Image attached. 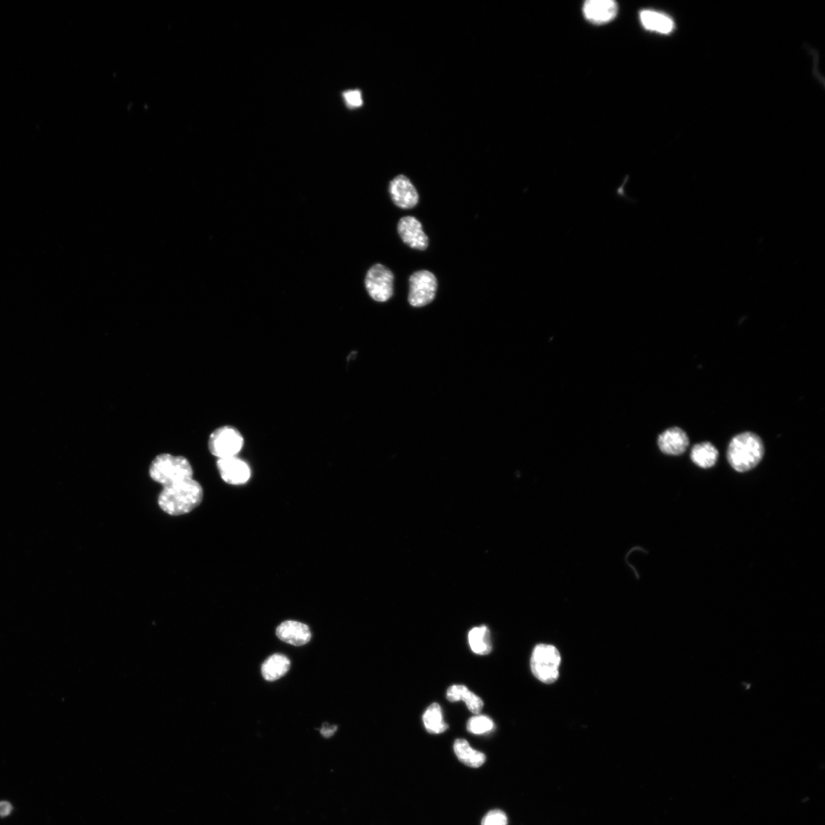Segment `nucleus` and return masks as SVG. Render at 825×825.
<instances>
[{
    "label": "nucleus",
    "mask_w": 825,
    "mask_h": 825,
    "mask_svg": "<svg viewBox=\"0 0 825 825\" xmlns=\"http://www.w3.org/2000/svg\"><path fill=\"white\" fill-rule=\"evenodd\" d=\"M763 440L752 432H745L734 437L728 446L729 464L735 471L746 473L757 467L764 458Z\"/></svg>",
    "instance_id": "nucleus-2"
},
{
    "label": "nucleus",
    "mask_w": 825,
    "mask_h": 825,
    "mask_svg": "<svg viewBox=\"0 0 825 825\" xmlns=\"http://www.w3.org/2000/svg\"><path fill=\"white\" fill-rule=\"evenodd\" d=\"M336 730L337 726H327V723H324L322 729L321 730V733L323 737L329 738L334 735Z\"/></svg>",
    "instance_id": "nucleus-25"
},
{
    "label": "nucleus",
    "mask_w": 825,
    "mask_h": 825,
    "mask_svg": "<svg viewBox=\"0 0 825 825\" xmlns=\"http://www.w3.org/2000/svg\"><path fill=\"white\" fill-rule=\"evenodd\" d=\"M276 634L281 641L296 647L305 645L311 639L309 627L293 620H287L280 625Z\"/></svg>",
    "instance_id": "nucleus-13"
},
{
    "label": "nucleus",
    "mask_w": 825,
    "mask_h": 825,
    "mask_svg": "<svg viewBox=\"0 0 825 825\" xmlns=\"http://www.w3.org/2000/svg\"><path fill=\"white\" fill-rule=\"evenodd\" d=\"M343 97L345 104L350 108H357L363 106V99L361 92L359 90H351L343 92Z\"/></svg>",
    "instance_id": "nucleus-22"
},
{
    "label": "nucleus",
    "mask_w": 825,
    "mask_h": 825,
    "mask_svg": "<svg viewBox=\"0 0 825 825\" xmlns=\"http://www.w3.org/2000/svg\"><path fill=\"white\" fill-rule=\"evenodd\" d=\"M244 445L242 434L231 426L217 428L209 438V451L214 457L225 459L236 457Z\"/></svg>",
    "instance_id": "nucleus-5"
},
{
    "label": "nucleus",
    "mask_w": 825,
    "mask_h": 825,
    "mask_svg": "<svg viewBox=\"0 0 825 825\" xmlns=\"http://www.w3.org/2000/svg\"><path fill=\"white\" fill-rule=\"evenodd\" d=\"M495 728L493 721L486 715H477L470 719L467 723L468 732L474 734L489 733Z\"/></svg>",
    "instance_id": "nucleus-21"
},
{
    "label": "nucleus",
    "mask_w": 825,
    "mask_h": 825,
    "mask_svg": "<svg viewBox=\"0 0 825 825\" xmlns=\"http://www.w3.org/2000/svg\"><path fill=\"white\" fill-rule=\"evenodd\" d=\"M149 475L151 480L166 487L193 479V472L191 462L187 458L163 453L151 462Z\"/></svg>",
    "instance_id": "nucleus-3"
},
{
    "label": "nucleus",
    "mask_w": 825,
    "mask_h": 825,
    "mask_svg": "<svg viewBox=\"0 0 825 825\" xmlns=\"http://www.w3.org/2000/svg\"><path fill=\"white\" fill-rule=\"evenodd\" d=\"M717 448L709 442L694 445L691 453L692 462L700 468L713 467L719 459Z\"/></svg>",
    "instance_id": "nucleus-17"
},
{
    "label": "nucleus",
    "mask_w": 825,
    "mask_h": 825,
    "mask_svg": "<svg viewBox=\"0 0 825 825\" xmlns=\"http://www.w3.org/2000/svg\"><path fill=\"white\" fill-rule=\"evenodd\" d=\"M454 751L459 761L470 767L477 768L486 762V755L473 750L467 741L458 739L454 743Z\"/></svg>",
    "instance_id": "nucleus-18"
},
{
    "label": "nucleus",
    "mask_w": 825,
    "mask_h": 825,
    "mask_svg": "<svg viewBox=\"0 0 825 825\" xmlns=\"http://www.w3.org/2000/svg\"><path fill=\"white\" fill-rule=\"evenodd\" d=\"M561 656L553 645L539 644L533 651L531 665L533 674L542 683L551 684L559 678Z\"/></svg>",
    "instance_id": "nucleus-4"
},
{
    "label": "nucleus",
    "mask_w": 825,
    "mask_h": 825,
    "mask_svg": "<svg viewBox=\"0 0 825 825\" xmlns=\"http://www.w3.org/2000/svg\"><path fill=\"white\" fill-rule=\"evenodd\" d=\"M397 231L402 241L410 248L424 251L429 245L428 236L423 229L422 224L414 216H404L398 222Z\"/></svg>",
    "instance_id": "nucleus-8"
},
{
    "label": "nucleus",
    "mask_w": 825,
    "mask_h": 825,
    "mask_svg": "<svg viewBox=\"0 0 825 825\" xmlns=\"http://www.w3.org/2000/svg\"><path fill=\"white\" fill-rule=\"evenodd\" d=\"M290 667L291 662L287 656L274 654L263 664L262 674L267 681L274 682L285 676Z\"/></svg>",
    "instance_id": "nucleus-16"
},
{
    "label": "nucleus",
    "mask_w": 825,
    "mask_h": 825,
    "mask_svg": "<svg viewBox=\"0 0 825 825\" xmlns=\"http://www.w3.org/2000/svg\"><path fill=\"white\" fill-rule=\"evenodd\" d=\"M12 810V806L8 802H0V816L6 817L9 815Z\"/></svg>",
    "instance_id": "nucleus-24"
},
{
    "label": "nucleus",
    "mask_w": 825,
    "mask_h": 825,
    "mask_svg": "<svg viewBox=\"0 0 825 825\" xmlns=\"http://www.w3.org/2000/svg\"><path fill=\"white\" fill-rule=\"evenodd\" d=\"M216 466L222 480L228 484L238 486L250 479L251 470L247 463L236 457L220 459Z\"/></svg>",
    "instance_id": "nucleus-10"
},
{
    "label": "nucleus",
    "mask_w": 825,
    "mask_h": 825,
    "mask_svg": "<svg viewBox=\"0 0 825 825\" xmlns=\"http://www.w3.org/2000/svg\"><path fill=\"white\" fill-rule=\"evenodd\" d=\"M469 645L476 654L487 655L491 652L492 644L489 629L486 626L475 627L468 634Z\"/></svg>",
    "instance_id": "nucleus-19"
},
{
    "label": "nucleus",
    "mask_w": 825,
    "mask_h": 825,
    "mask_svg": "<svg viewBox=\"0 0 825 825\" xmlns=\"http://www.w3.org/2000/svg\"><path fill=\"white\" fill-rule=\"evenodd\" d=\"M641 23L647 30L667 35L674 30V23L665 14L654 10H643L640 12Z\"/></svg>",
    "instance_id": "nucleus-14"
},
{
    "label": "nucleus",
    "mask_w": 825,
    "mask_h": 825,
    "mask_svg": "<svg viewBox=\"0 0 825 825\" xmlns=\"http://www.w3.org/2000/svg\"><path fill=\"white\" fill-rule=\"evenodd\" d=\"M204 490L201 484L193 479L184 480L163 487L158 496V505L171 516H180L191 512L201 504Z\"/></svg>",
    "instance_id": "nucleus-1"
},
{
    "label": "nucleus",
    "mask_w": 825,
    "mask_h": 825,
    "mask_svg": "<svg viewBox=\"0 0 825 825\" xmlns=\"http://www.w3.org/2000/svg\"><path fill=\"white\" fill-rule=\"evenodd\" d=\"M389 193L394 204L399 208L409 209L415 207L419 194L410 179L404 176L395 177L389 184Z\"/></svg>",
    "instance_id": "nucleus-9"
},
{
    "label": "nucleus",
    "mask_w": 825,
    "mask_h": 825,
    "mask_svg": "<svg viewBox=\"0 0 825 825\" xmlns=\"http://www.w3.org/2000/svg\"><path fill=\"white\" fill-rule=\"evenodd\" d=\"M658 446L664 454L680 455L683 454L690 446V438L686 433L679 428H670L658 436Z\"/></svg>",
    "instance_id": "nucleus-12"
},
{
    "label": "nucleus",
    "mask_w": 825,
    "mask_h": 825,
    "mask_svg": "<svg viewBox=\"0 0 825 825\" xmlns=\"http://www.w3.org/2000/svg\"><path fill=\"white\" fill-rule=\"evenodd\" d=\"M446 698L451 703L464 701L469 711L475 714H480L484 707L482 699L469 691L465 685H455L448 688Z\"/></svg>",
    "instance_id": "nucleus-15"
},
{
    "label": "nucleus",
    "mask_w": 825,
    "mask_h": 825,
    "mask_svg": "<svg viewBox=\"0 0 825 825\" xmlns=\"http://www.w3.org/2000/svg\"><path fill=\"white\" fill-rule=\"evenodd\" d=\"M423 720L426 730L430 734L444 733L448 728L444 720L442 709L437 703H433L426 709Z\"/></svg>",
    "instance_id": "nucleus-20"
},
{
    "label": "nucleus",
    "mask_w": 825,
    "mask_h": 825,
    "mask_svg": "<svg viewBox=\"0 0 825 825\" xmlns=\"http://www.w3.org/2000/svg\"><path fill=\"white\" fill-rule=\"evenodd\" d=\"M583 14L586 19L594 24L609 23L616 17L618 6L613 0H588L583 6Z\"/></svg>",
    "instance_id": "nucleus-11"
},
{
    "label": "nucleus",
    "mask_w": 825,
    "mask_h": 825,
    "mask_svg": "<svg viewBox=\"0 0 825 825\" xmlns=\"http://www.w3.org/2000/svg\"><path fill=\"white\" fill-rule=\"evenodd\" d=\"M408 302L412 307H422L435 299L438 282L432 272L421 270L415 272L409 279Z\"/></svg>",
    "instance_id": "nucleus-6"
},
{
    "label": "nucleus",
    "mask_w": 825,
    "mask_h": 825,
    "mask_svg": "<svg viewBox=\"0 0 825 825\" xmlns=\"http://www.w3.org/2000/svg\"><path fill=\"white\" fill-rule=\"evenodd\" d=\"M395 276L388 267L381 264L374 265L367 272L365 279L366 290L371 298L377 302H386L394 294Z\"/></svg>",
    "instance_id": "nucleus-7"
},
{
    "label": "nucleus",
    "mask_w": 825,
    "mask_h": 825,
    "mask_svg": "<svg viewBox=\"0 0 825 825\" xmlns=\"http://www.w3.org/2000/svg\"><path fill=\"white\" fill-rule=\"evenodd\" d=\"M508 817L500 810H491L482 820V825H506Z\"/></svg>",
    "instance_id": "nucleus-23"
}]
</instances>
